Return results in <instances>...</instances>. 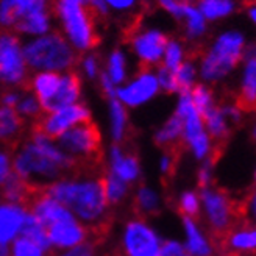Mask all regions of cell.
<instances>
[{
	"label": "cell",
	"instance_id": "obj_21",
	"mask_svg": "<svg viewBox=\"0 0 256 256\" xmlns=\"http://www.w3.org/2000/svg\"><path fill=\"white\" fill-rule=\"evenodd\" d=\"M25 214L16 204H0V244H6L19 234Z\"/></svg>",
	"mask_w": 256,
	"mask_h": 256
},
{
	"label": "cell",
	"instance_id": "obj_31",
	"mask_svg": "<svg viewBox=\"0 0 256 256\" xmlns=\"http://www.w3.org/2000/svg\"><path fill=\"white\" fill-rule=\"evenodd\" d=\"M176 84H178V94L182 92H190V89L197 84L198 80V66L194 60H186L183 64L178 66L176 70H174Z\"/></svg>",
	"mask_w": 256,
	"mask_h": 256
},
{
	"label": "cell",
	"instance_id": "obj_46",
	"mask_svg": "<svg viewBox=\"0 0 256 256\" xmlns=\"http://www.w3.org/2000/svg\"><path fill=\"white\" fill-rule=\"evenodd\" d=\"M160 169L164 176H168L174 172L175 169V155L170 152H166L160 160Z\"/></svg>",
	"mask_w": 256,
	"mask_h": 256
},
{
	"label": "cell",
	"instance_id": "obj_20",
	"mask_svg": "<svg viewBox=\"0 0 256 256\" xmlns=\"http://www.w3.org/2000/svg\"><path fill=\"white\" fill-rule=\"evenodd\" d=\"M24 130L25 122L20 114L14 108L0 106V140L8 150L18 148Z\"/></svg>",
	"mask_w": 256,
	"mask_h": 256
},
{
	"label": "cell",
	"instance_id": "obj_22",
	"mask_svg": "<svg viewBox=\"0 0 256 256\" xmlns=\"http://www.w3.org/2000/svg\"><path fill=\"white\" fill-rule=\"evenodd\" d=\"M180 20L184 24V36L188 41H198L208 32V22L203 18L197 5L184 2Z\"/></svg>",
	"mask_w": 256,
	"mask_h": 256
},
{
	"label": "cell",
	"instance_id": "obj_49",
	"mask_svg": "<svg viewBox=\"0 0 256 256\" xmlns=\"http://www.w3.org/2000/svg\"><path fill=\"white\" fill-rule=\"evenodd\" d=\"M0 102H2V106L14 108L19 104V96L16 92H5L2 98H0Z\"/></svg>",
	"mask_w": 256,
	"mask_h": 256
},
{
	"label": "cell",
	"instance_id": "obj_36",
	"mask_svg": "<svg viewBox=\"0 0 256 256\" xmlns=\"http://www.w3.org/2000/svg\"><path fill=\"white\" fill-rule=\"evenodd\" d=\"M12 256H44V252L30 239L19 236L12 246Z\"/></svg>",
	"mask_w": 256,
	"mask_h": 256
},
{
	"label": "cell",
	"instance_id": "obj_16",
	"mask_svg": "<svg viewBox=\"0 0 256 256\" xmlns=\"http://www.w3.org/2000/svg\"><path fill=\"white\" fill-rule=\"evenodd\" d=\"M47 238L50 244L56 247H75L83 244V240L89 238L88 228L80 225L75 219L58 222L47 228Z\"/></svg>",
	"mask_w": 256,
	"mask_h": 256
},
{
	"label": "cell",
	"instance_id": "obj_47",
	"mask_svg": "<svg viewBox=\"0 0 256 256\" xmlns=\"http://www.w3.org/2000/svg\"><path fill=\"white\" fill-rule=\"evenodd\" d=\"M10 160L5 152H0V184H4V182L10 175Z\"/></svg>",
	"mask_w": 256,
	"mask_h": 256
},
{
	"label": "cell",
	"instance_id": "obj_27",
	"mask_svg": "<svg viewBox=\"0 0 256 256\" xmlns=\"http://www.w3.org/2000/svg\"><path fill=\"white\" fill-rule=\"evenodd\" d=\"M19 233L22 238L30 239L33 244H36L42 252H48L50 247H52V244H50V240L47 238L46 226L41 224V220L38 219L36 216H33L30 212L25 214V219H24V224H22V228Z\"/></svg>",
	"mask_w": 256,
	"mask_h": 256
},
{
	"label": "cell",
	"instance_id": "obj_56",
	"mask_svg": "<svg viewBox=\"0 0 256 256\" xmlns=\"http://www.w3.org/2000/svg\"><path fill=\"white\" fill-rule=\"evenodd\" d=\"M253 182L256 184V162H254V169H253Z\"/></svg>",
	"mask_w": 256,
	"mask_h": 256
},
{
	"label": "cell",
	"instance_id": "obj_26",
	"mask_svg": "<svg viewBox=\"0 0 256 256\" xmlns=\"http://www.w3.org/2000/svg\"><path fill=\"white\" fill-rule=\"evenodd\" d=\"M197 8L206 22H219L233 16L238 11V4L234 0H202Z\"/></svg>",
	"mask_w": 256,
	"mask_h": 256
},
{
	"label": "cell",
	"instance_id": "obj_18",
	"mask_svg": "<svg viewBox=\"0 0 256 256\" xmlns=\"http://www.w3.org/2000/svg\"><path fill=\"white\" fill-rule=\"evenodd\" d=\"M225 248L234 256H253L256 253V225H240L225 234Z\"/></svg>",
	"mask_w": 256,
	"mask_h": 256
},
{
	"label": "cell",
	"instance_id": "obj_54",
	"mask_svg": "<svg viewBox=\"0 0 256 256\" xmlns=\"http://www.w3.org/2000/svg\"><path fill=\"white\" fill-rule=\"evenodd\" d=\"M247 54H248V55H252V56L256 60V46H248V48H247Z\"/></svg>",
	"mask_w": 256,
	"mask_h": 256
},
{
	"label": "cell",
	"instance_id": "obj_7",
	"mask_svg": "<svg viewBox=\"0 0 256 256\" xmlns=\"http://www.w3.org/2000/svg\"><path fill=\"white\" fill-rule=\"evenodd\" d=\"M200 204L204 222L216 234H226L236 220V206L228 192L219 188H204L200 192Z\"/></svg>",
	"mask_w": 256,
	"mask_h": 256
},
{
	"label": "cell",
	"instance_id": "obj_3",
	"mask_svg": "<svg viewBox=\"0 0 256 256\" xmlns=\"http://www.w3.org/2000/svg\"><path fill=\"white\" fill-rule=\"evenodd\" d=\"M50 198L64 204L80 219L97 224L108 206L106 174L84 182H55L46 186Z\"/></svg>",
	"mask_w": 256,
	"mask_h": 256
},
{
	"label": "cell",
	"instance_id": "obj_48",
	"mask_svg": "<svg viewBox=\"0 0 256 256\" xmlns=\"http://www.w3.org/2000/svg\"><path fill=\"white\" fill-rule=\"evenodd\" d=\"M102 86H104L105 94L111 97V100H112L114 97H116L118 91L114 89V83L111 82V78L108 76V74H102Z\"/></svg>",
	"mask_w": 256,
	"mask_h": 256
},
{
	"label": "cell",
	"instance_id": "obj_53",
	"mask_svg": "<svg viewBox=\"0 0 256 256\" xmlns=\"http://www.w3.org/2000/svg\"><path fill=\"white\" fill-rule=\"evenodd\" d=\"M0 256H10L6 244H0Z\"/></svg>",
	"mask_w": 256,
	"mask_h": 256
},
{
	"label": "cell",
	"instance_id": "obj_11",
	"mask_svg": "<svg viewBox=\"0 0 256 256\" xmlns=\"http://www.w3.org/2000/svg\"><path fill=\"white\" fill-rule=\"evenodd\" d=\"M169 36L161 30L152 28L144 32H136L128 42L134 48L140 60V68L142 70H152L153 66H161L164 50L168 46Z\"/></svg>",
	"mask_w": 256,
	"mask_h": 256
},
{
	"label": "cell",
	"instance_id": "obj_43",
	"mask_svg": "<svg viewBox=\"0 0 256 256\" xmlns=\"http://www.w3.org/2000/svg\"><path fill=\"white\" fill-rule=\"evenodd\" d=\"M222 112L225 114V118L228 119V122L232 125H238L242 122V118H244V110H242L239 105L236 104H226L222 105Z\"/></svg>",
	"mask_w": 256,
	"mask_h": 256
},
{
	"label": "cell",
	"instance_id": "obj_15",
	"mask_svg": "<svg viewBox=\"0 0 256 256\" xmlns=\"http://www.w3.org/2000/svg\"><path fill=\"white\" fill-rule=\"evenodd\" d=\"M80 91H82L80 75L72 70L68 75L61 76V83L56 94L52 98H48L46 104H42L41 110L44 112H56L62 108L75 105L76 98L80 97Z\"/></svg>",
	"mask_w": 256,
	"mask_h": 256
},
{
	"label": "cell",
	"instance_id": "obj_34",
	"mask_svg": "<svg viewBox=\"0 0 256 256\" xmlns=\"http://www.w3.org/2000/svg\"><path fill=\"white\" fill-rule=\"evenodd\" d=\"M111 120H112V138L120 142L125 134V126H126V112L120 102L112 98L111 100Z\"/></svg>",
	"mask_w": 256,
	"mask_h": 256
},
{
	"label": "cell",
	"instance_id": "obj_28",
	"mask_svg": "<svg viewBox=\"0 0 256 256\" xmlns=\"http://www.w3.org/2000/svg\"><path fill=\"white\" fill-rule=\"evenodd\" d=\"M183 139V122L174 112L172 116L166 120V124L160 128L155 134V142L160 147L172 148L176 144H180Z\"/></svg>",
	"mask_w": 256,
	"mask_h": 256
},
{
	"label": "cell",
	"instance_id": "obj_30",
	"mask_svg": "<svg viewBox=\"0 0 256 256\" xmlns=\"http://www.w3.org/2000/svg\"><path fill=\"white\" fill-rule=\"evenodd\" d=\"M190 100H192V105L197 110V112L200 116L206 114L210 110H212L214 106H217V102H216V94L212 91V88L204 84V83H197L194 88L190 89Z\"/></svg>",
	"mask_w": 256,
	"mask_h": 256
},
{
	"label": "cell",
	"instance_id": "obj_57",
	"mask_svg": "<svg viewBox=\"0 0 256 256\" xmlns=\"http://www.w3.org/2000/svg\"><path fill=\"white\" fill-rule=\"evenodd\" d=\"M253 256H256V253H254V254H253Z\"/></svg>",
	"mask_w": 256,
	"mask_h": 256
},
{
	"label": "cell",
	"instance_id": "obj_4",
	"mask_svg": "<svg viewBox=\"0 0 256 256\" xmlns=\"http://www.w3.org/2000/svg\"><path fill=\"white\" fill-rule=\"evenodd\" d=\"M52 11L61 18L66 33L82 50L92 48L100 42V36L97 33L96 22L102 19L92 2H74V0H64L52 5Z\"/></svg>",
	"mask_w": 256,
	"mask_h": 256
},
{
	"label": "cell",
	"instance_id": "obj_8",
	"mask_svg": "<svg viewBox=\"0 0 256 256\" xmlns=\"http://www.w3.org/2000/svg\"><path fill=\"white\" fill-rule=\"evenodd\" d=\"M91 114L83 105H70L56 112H41L36 119H33L32 134H41L46 139H58L62 133H66L70 126L89 120Z\"/></svg>",
	"mask_w": 256,
	"mask_h": 256
},
{
	"label": "cell",
	"instance_id": "obj_6",
	"mask_svg": "<svg viewBox=\"0 0 256 256\" xmlns=\"http://www.w3.org/2000/svg\"><path fill=\"white\" fill-rule=\"evenodd\" d=\"M175 114L183 122V139L182 142L198 161L214 158L216 142L210 138L203 124V118L192 105L189 92H182L178 97Z\"/></svg>",
	"mask_w": 256,
	"mask_h": 256
},
{
	"label": "cell",
	"instance_id": "obj_35",
	"mask_svg": "<svg viewBox=\"0 0 256 256\" xmlns=\"http://www.w3.org/2000/svg\"><path fill=\"white\" fill-rule=\"evenodd\" d=\"M126 194V183L118 178L112 172L106 174V198L108 203H119Z\"/></svg>",
	"mask_w": 256,
	"mask_h": 256
},
{
	"label": "cell",
	"instance_id": "obj_44",
	"mask_svg": "<svg viewBox=\"0 0 256 256\" xmlns=\"http://www.w3.org/2000/svg\"><path fill=\"white\" fill-rule=\"evenodd\" d=\"M96 247H97V244L86 240V242H83V244H80V246L72 247L70 250H68L66 253H62L61 256H96L97 254Z\"/></svg>",
	"mask_w": 256,
	"mask_h": 256
},
{
	"label": "cell",
	"instance_id": "obj_17",
	"mask_svg": "<svg viewBox=\"0 0 256 256\" xmlns=\"http://www.w3.org/2000/svg\"><path fill=\"white\" fill-rule=\"evenodd\" d=\"M239 106L242 110L256 108V60L252 55H246L240 62L239 82H238Z\"/></svg>",
	"mask_w": 256,
	"mask_h": 256
},
{
	"label": "cell",
	"instance_id": "obj_29",
	"mask_svg": "<svg viewBox=\"0 0 256 256\" xmlns=\"http://www.w3.org/2000/svg\"><path fill=\"white\" fill-rule=\"evenodd\" d=\"M133 208H134V212L138 214V217L140 220H146L144 217H150V216L158 214L161 210V200H160L158 192H155L150 188L142 186L138 190V194L134 197Z\"/></svg>",
	"mask_w": 256,
	"mask_h": 256
},
{
	"label": "cell",
	"instance_id": "obj_2",
	"mask_svg": "<svg viewBox=\"0 0 256 256\" xmlns=\"http://www.w3.org/2000/svg\"><path fill=\"white\" fill-rule=\"evenodd\" d=\"M248 48L247 34L239 28L220 32L198 60V76L204 84L225 82L244 61Z\"/></svg>",
	"mask_w": 256,
	"mask_h": 256
},
{
	"label": "cell",
	"instance_id": "obj_50",
	"mask_svg": "<svg viewBox=\"0 0 256 256\" xmlns=\"http://www.w3.org/2000/svg\"><path fill=\"white\" fill-rule=\"evenodd\" d=\"M84 68H86V72L89 76H97V58L96 56H88L86 61H84Z\"/></svg>",
	"mask_w": 256,
	"mask_h": 256
},
{
	"label": "cell",
	"instance_id": "obj_52",
	"mask_svg": "<svg viewBox=\"0 0 256 256\" xmlns=\"http://www.w3.org/2000/svg\"><path fill=\"white\" fill-rule=\"evenodd\" d=\"M106 5L116 8V10H124V8H130L134 5V2H119V0H111V2H108Z\"/></svg>",
	"mask_w": 256,
	"mask_h": 256
},
{
	"label": "cell",
	"instance_id": "obj_51",
	"mask_svg": "<svg viewBox=\"0 0 256 256\" xmlns=\"http://www.w3.org/2000/svg\"><path fill=\"white\" fill-rule=\"evenodd\" d=\"M246 14H247V19L248 22L253 25V27L256 28V2L254 4H250L246 10Z\"/></svg>",
	"mask_w": 256,
	"mask_h": 256
},
{
	"label": "cell",
	"instance_id": "obj_42",
	"mask_svg": "<svg viewBox=\"0 0 256 256\" xmlns=\"http://www.w3.org/2000/svg\"><path fill=\"white\" fill-rule=\"evenodd\" d=\"M16 2H0V24L11 27L16 24Z\"/></svg>",
	"mask_w": 256,
	"mask_h": 256
},
{
	"label": "cell",
	"instance_id": "obj_45",
	"mask_svg": "<svg viewBox=\"0 0 256 256\" xmlns=\"http://www.w3.org/2000/svg\"><path fill=\"white\" fill-rule=\"evenodd\" d=\"M244 211H246V216L250 220V224L256 225V188L248 194L246 204H244Z\"/></svg>",
	"mask_w": 256,
	"mask_h": 256
},
{
	"label": "cell",
	"instance_id": "obj_41",
	"mask_svg": "<svg viewBox=\"0 0 256 256\" xmlns=\"http://www.w3.org/2000/svg\"><path fill=\"white\" fill-rule=\"evenodd\" d=\"M160 256H189L184 248V244L175 239L162 240V246L160 250Z\"/></svg>",
	"mask_w": 256,
	"mask_h": 256
},
{
	"label": "cell",
	"instance_id": "obj_32",
	"mask_svg": "<svg viewBox=\"0 0 256 256\" xmlns=\"http://www.w3.org/2000/svg\"><path fill=\"white\" fill-rule=\"evenodd\" d=\"M188 60V52L186 47L180 40H169L168 46L164 50V56H162V66L169 70H176L180 64H183Z\"/></svg>",
	"mask_w": 256,
	"mask_h": 256
},
{
	"label": "cell",
	"instance_id": "obj_40",
	"mask_svg": "<svg viewBox=\"0 0 256 256\" xmlns=\"http://www.w3.org/2000/svg\"><path fill=\"white\" fill-rule=\"evenodd\" d=\"M18 112L24 114V116H30V118L36 119L42 112V110H41L40 102H38L34 97H25L18 104Z\"/></svg>",
	"mask_w": 256,
	"mask_h": 256
},
{
	"label": "cell",
	"instance_id": "obj_55",
	"mask_svg": "<svg viewBox=\"0 0 256 256\" xmlns=\"http://www.w3.org/2000/svg\"><path fill=\"white\" fill-rule=\"evenodd\" d=\"M250 134H252V139L256 142V122L252 125V130H250Z\"/></svg>",
	"mask_w": 256,
	"mask_h": 256
},
{
	"label": "cell",
	"instance_id": "obj_5",
	"mask_svg": "<svg viewBox=\"0 0 256 256\" xmlns=\"http://www.w3.org/2000/svg\"><path fill=\"white\" fill-rule=\"evenodd\" d=\"M22 55L30 68L46 69L47 72L70 69L80 60V55L74 52L58 32L30 42L22 50Z\"/></svg>",
	"mask_w": 256,
	"mask_h": 256
},
{
	"label": "cell",
	"instance_id": "obj_23",
	"mask_svg": "<svg viewBox=\"0 0 256 256\" xmlns=\"http://www.w3.org/2000/svg\"><path fill=\"white\" fill-rule=\"evenodd\" d=\"M202 118H203L204 128H206L210 138L214 140V142H224V140H226L230 138V134H232L233 125L225 118L220 105L214 106L206 114H203Z\"/></svg>",
	"mask_w": 256,
	"mask_h": 256
},
{
	"label": "cell",
	"instance_id": "obj_12",
	"mask_svg": "<svg viewBox=\"0 0 256 256\" xmlns=\"http://www.w3.org/2000/svg\"><path fill=\"white\" fill-rule=\"evenodd\" d=\"M18 5V20L14 27L27 33H46L48 30V11L52 6L46 2H16Z\"/></svg>",
	"mask_w": 256,
	"mask_h": 256
},
{
	"label": "cell",
	"instance_id": "obj_25",
	"mask_svg": "<svg viewBox=\"0 0 256 256\" xmlns=\"http://www.w3.org/2000/svg\"><path fill=\"white\" fill-rule=\"evenodd\" d=\"M112 155V174L122 182H134L139 176V162L134 155H125L116 144L111 148Z\"/></svg>",
	"mask_w": 256,
	"mask_h": 256
},
{
	"label": "cell",
	"instance_id": "obj_38",
	"mask_svg": "<svg viewBox=\"0 0 256 256\" xmlns=\"http://www.w3.org/2000/svg\"><path fill=\"white\" fill-rule=\"evenodd\" d=\"M125 61H124V55L116 50V52H112L111 58H110V78L112 83H120L125 76Z\"/></svg>",
	"mask_w": 256,
	"mask_h": 256
},
{
	"label": "cell",
	"instance_id": "obj_24",
	"mask_svg": "<svg viewBox=\"0 0 256 256\" xmlns=\"http://www.w3.org/2000/svg\"><path fill=\"white\" fill-rule=\"evenodd\" d=\"M60 83H61V76L56 72H40L32 80H28L27 91L33 89L40 105H42L56 94Z\"/></svg>",
	"mask_w": 256,
	"mask_h": 256
},
{
	"label": "cell",
	"instance_id": "obj_19",
	"mask_svg": "<svg viewBox=\"0 0 256 256\" xmlns=\"http://www.w3.org/2000/svg\"><path fill=\"white\" fill-rule=\"evenodd\" d=\"M28 212L36 216L46 228L52 226L58 222H66V220L74 219L72 212L64 208L62 204L58 203L56 200L50 198L46 190H44V194L33 203V206L30 208Z\"/></svg>",
	"mask_w": 256,
	"mask_h": 256
},
{
	"label": "cell",
	"instance_id": "obj_33",
	"mask_svg": "<svg viewBox=\"0 0 256 256\" xmlns=\"http://www.w3.org/2000/svg\"><path fill=\"white\" fill-rule=\"evenodd\" d=\"M178 211L182 212L183 217H189V219H197L202 211L200 204V194L197 190H184L178 197Z\"/></svg>",
	"mask_w": 256,
	"mask_h": 256
},
{
	"label": "cell",
	"instance_id": "obj_9",
	"mask_svg": "<svg viewBox=\"0 0 256 256\" xmlns=\"http://www.w3.org/2000/svg\"><path fill=\"white\" fill-rule=\"evenodd\" d=\"M0 80L19 84L25 89L28 78H25V61L19 40L11 33L0 36Z\"/></svg>",
	"mask_w": 256,
	"mask_h": 256
},
{
	"label": "cell",
	"instance_id": "obj_13",
	"mask_svg": "<svg viewBox=\"0 0 256 256\" xmlns=\"http://www.w3.org/2000/svg\"><path fill=\"white\" fill-rule=\"evenodd\" d=\"M158 91H160V84L156 80V75L152 70L139 69V75L136 76V80L126 88L119 89L118 96L124 104L130 106H138L146 104L152 97H155Z\"/></svg>",
	"mask_w": 256,
	"mask_h": 256
},
{
	"label": "cell",
	"instance_id": "obj_10",
	"mask_svg": "<svg viewBox=\"0 0 256 256\" xmlns=\"http://www.w3.org/2000/svg\"><path fill=\"white\" fill-rule=\"evenodd\" d=\"M162 240L146 220L136 219L125 228L124 248L126 256H160Z\"/></svg>",
	"mask_w": 256,
	"mask_h": 256
},
{
	"label": "cell",
	"instance_id": "obj_37",
	"mask_svg": "<svg viewBox=\"0 0 256 256\" xmlns=\"http://www.w3.org/2000/svg\"><path fill=\"white\" fill-rule=\"evenodd\" d=\"M155 75H156V80H158L160 89H162V91L169 92V94L180 92V91H178V84H176L175 74H174L172 70L166 69V68L162 66V64H161Z\"/></svg>",
	"mask_w": 256,
	"mask_h": 256
},
{
	"label": "cell",
	"instance_id": "obj_1",
	"mask_svg": "<svg viewBox=\"0 0 256 256\" xmlns=\"http://www.w3.org/2000/svg\"><path fill=\"white\" fill-rule=\"evenodd\" d=\"M12 172L25 182L41 184L40 178L54 180L68 172L82 175V166L50 144V140L44 136L32 134V142L25 144L18 153Z\"/></svg>",
	"mask_w": 256,
	"mask_h": 256
},
{
	"label": "cell",
	"instance_id": "obj_14",
	"mask_svg": "<svg viewBox=\"0 0 256 256\" xmlns=\"http://www.w3.org/2000/svg\"><path fill=\"white\" fill-rule=\"evenodd\" d=\"M184 248L189 256H214L216 244L211 236L204 232L197 219L183 217Z\"/></svg>",
	"mask_w": 256,
	"mask_h": 256
},
{
	"label": "cell",
	"instance_id": "obj_39",
	"mask_svg": "<svg viewBox=\"0 0 256 256\" xmlns=\"http://www.w3.org/2000/svg\"><path fill=\"white\" fill-rule=\"evenodd\" d=\"M214 158H210L206 161H202V166L197 170V182L198 186L202 189L212 186V180H214Z\"/></svg>",
	"mask_w": 256,
	"mask_h": 256
}]
</instances>
